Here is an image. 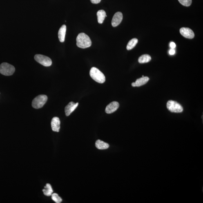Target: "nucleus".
I'll use <instances>...</instances> for the list:
<instances>
[{
    "instance_id": "nucleus-1",
    "label": "nucleus",
    "mask_w": 203,
    "mask_h": 203,
    "mask_svg": "<svg viewBox=\"0 0 203 203\" xmlns=\"http://www.w3.org/2000/svg\"><path fill=\"white\" fill-rule=\"evenodd\" d=\"M92 41L89 37L84 33L79 34L77 38V45L79 48L85 49L90 47Z\"/></svg>"
},
{
    "instance_id": "nucleus-2",
    "label": "nucleus",
    "mask_w": 203,
    "mask_h": 203,
    "mask_svg": "<svg viewBox=\"0 0 203 203\" xmlns=\"http://www.w3.org/2000/svg\"><path fill=\"white\" fill-rule=\"evenodd\" d=\"M90 75L91 77L97 83L102 84L106 81V77L104 74L95 67L91 69Z\"/></svg>"
},
{
    "instance_id": "nucleus-3",
    "label": "nucleus",
    "mask_w": 203,
    "mask_h": 203,
    "mask_svg": "<svg viewBox=\"0 0 203 203\" xmlns=\"http://www.w3.org/2000/svg\"><path fill=\"white\" fill-rule=\"evenodd\" d=\"M48 100V97L45 95H40L37 96L32 102V106L35 109L43 107Z\"/></svg>"
},
{
    "instance_id": "nucleus-4",
    "label": "nucleus",
    "mask_w": 203,
    "mask_h": 203,
    "mask_svg": "<svg viewBox=\"0 0 203 203\" xmlns=\"http://www.w3.org/2000/svg\"><path fill=\"white\" fill-rule=\"evenodd\" d=\"M15 71L14 67L8 63H3L0 65V73L3 75H12Z\"/></svg>"
},
{
    "instance_id": "nucleus-5",
    "label": "nucleus",
    "mask_w": 203,
    "mask_h": 203,
    "mask_svg": "<svg viewBox=\"0 0 203 203\" xmlns=\"http://www.w3.org/2000/svg\"><path fill=\"white\" fill-rule=\"evenodd\" d=\"M167 107L170 111L173 113H181L183 110V109L181 105L175 101H168L167 104Z\"/></svg>"
},
{
    "instance_id": "nucleus-6",
    "label": "nucleus",
    "mask_w": 203,
    "mask_h": 203,
    "mask_svg": "<svg viewBox=\"0 0 203 203\" xmlns=\"http://www.w3.org/2000/svg\"><path fill=\"white\" fill-rule=\"evenodd\" d=\"M34 59L38 63L45 67L50 66L52 64L51 59L46 56L37 54L34 57Z\"/></svg>"
},
{
    "instance_id": "nucleus-7",
    "label": "nucleus",
    "mask_w": 203,
    "mask_h": 203,
    "mask_svg": "<svg viewBox=\"0 0 203 203\" xmlns=\"http://www.w3.org/2000/svg\"><path fill=\"white\" fill-rule=\"evenodd\" d=\"M180 32L181 35L187 39H192L195 37V34L193 31L189 28H181L180 30Z\"/></svg>"
},
{
    "instance_id": "nucleus-8",
    "label": "nucleus",
    "mask_w": 203,
    "mask_h": 203,
    "mask_svg": "<svg viewBox=\"0 0 203 203\" xmlns=\"http://www.w3.org/2000/svg\"><path fill=\"white\" fill-rule=\"evenodd\" d=\"M123 19V14L120 12L116 13L112 20L111 24L113 27H116L120 24Z\"/></svg>"
},
{
    "instance_id": "nucleus-9",
    "label": "nucleus",
    "mask_w": 203,
    "mask_h": 203,
    "mask_svg": "<svg viewBox=\"0 0 203 203\" xmlns=\"http://www.w3.org/2000/svg\"><path fill=\"white\" fill-rule=\"evenodd\" d=\"M78 103H75L71 102L65 108V112L67 116H70V114L76 109L78 106Z\"/></svg>"
},
{
    "instance_id": "nucleus-10",
    "label": "nucleus",
    "mask_w": 203,
    "mask_h": 203,
    "mask_svg": "<svg viewBox=\"0 0 203 203\" xmlns=\"http://www.w3.org/2000/svg\"><path fill=\"white\" fill-rule=\"evenodd\" d=\"M119 106V103L117 102L114 101L106 106V112L107 114H111L116 111Z\"/></svg>"
},
{
    "instance_id": "nucleus-11",
    "label": "nucleus",
    "mask_w": 203,
    "mask_h": 203,
    "mask_svg": "<svg viewBox=\"0 0 203 203\" xmlns=\"http://www.w3.org/2000/svg\"><path fill=\"white\" fill-rule=\"evenodd\" d=\"M51 125L53 131L59 132L60 128V121L59 117H55L53 118L51 122Z\"/></svg>"
},
{
    "instance_id": "nucleus-12",
    "label": "nucleus",
    "mask_w": 203,
    "mask_h": 203,
    "mask_svg": "<svg viewBox=\"0 0 203 203\" xmlns=\"http://www.w3.org/2000/svg\"><path fill=\"white\" fill-rule=\"evenodd\" d=\"M149 78L148 77H142L137 79L135 83H132V86L134 87H139L146 84L149 80Z\"/></svg>"
},
{
    "instance_id": "nucleus-13",
    "label": "nucleus",
    "mask_w": 203,
    "mask_h": 203,
    "mask_svg": "<svg viewBox=\"0 0 203 203\" xmlns=\"http://www.w3.org/2000/svg\"><path fill=\"white\" fill-rule=\"evenodd\" d=\"M66 25H63L60 28L58 33L59 41L61 42H64L65 40V35H66Z\"/></svg>"
},
{
    "instance_id": "nucleus-14",
    "label": "nucleus",
    "mask_w": 203,
    "mask_h": 203,
    "mask_svg": "<svg viewBox=\"0 0 203 203\" xmlns=\"http://www.w3.org/2000/svg\"><path fill=\"white\" fill-rule=\"evenodd\" d=\"M98 22L100 24L102 23L104 21L105 18L107 17L106 12L104 10H100L97 13Z\"/></svg>"
},
{
    "instance_id": "nucleus-15",
    "label": "nucleus",
    "mask_w": 203,
    "mask_h": 203,
    "mask_svg": "<svg viewBox=\"0 0 203 203\" xmlns=\"http://www.w3.org/2000/svg\"><path fill=\"white\" fill-rule=\"evenodd\" d=\"M95 146L96 147L100 150L106 149L109 147L108 144L99 139L96 141Z\"/></svg>"
},
{
    "instance_id": "nucleus-16",
    "label": "nucleus",
    "mask_w": 203,
    "mask_h": 203,
    "mask_svg": "<svg viewBox=\"0 0 203 203\" xmlns=\"http://www.w3.org/2000/svg\"><path fill=\"white\" fill-rule=\"evenodd\" d=\"M43 191L45 196H50L53 193V190L50 185V184H47L45 186V189L43 190Z\"/></svg>"
},
{
    "instance_id": "nucleus-17",
    "label": "nucleus",
    "mask_w": 203,
    "mask_h": 203,
    "mask_svg": "<svg viewBox=\"0 0 203 203\" xmlns=\"http://www.w3.org/2000/svg\"><path fill=\"white\" fill-rule=\"evenodd\" d=\"M151 58L149 55L148 54H144L140 56L139 58L138 61L140 63H147L151 60Z\"/></svg>"
},
{
    "instance_id": "nucleus-18",
    "label": "nucleus",
    "mask_w": 203,
    "mask_h": 203,
    "mask_svg": "<svg viewBox=\"0 0 203 203\" xmlns=\"http://www.w3.org/2000/svg\"><path fill=\"white\" fill-rule=\"evenodd\" d=\"M138 40L136 38L132 39L128 42L127 45L126 49L128 50H130L133 49L137 45Z\"/></svg>"
},
{
    "instance_id": "nucleus-19",
    "label": "nucleus",
    "mask_w": 203,
    "mask_h": 203,
    "mask_svg": "<svg viewBox=\"0 0 203 203\" xmlns=\"http://www.w3.org/2000/svg\"><path fill=\"white\" fill-rule=\"evenodd\" d=\"M52 200L56 203H60L62 201V199L57 193L52 194Z\"/></svg>"
},
{
    "instance_id": "nucleus-20",
    "label": "nucleus",
    "mask_w": 203,
    "mask_h": 203,
    "mask_svg": "<svg viewBox=\"0 0 203 203\" xmlns=\"http://www.w3.org/2000/svg\"><path fill=\"white\" fill-rule=\"evenodd\" d=\"M181 4L184 6L189 7L191 5L192 0H178Z\"/></svg>"
},
{
    "instance_id": "nucleus-21",
    "label": "nucleus",
    "mask_w": 203,
    "mask_h": 203,
    "mask_svg": "<svg viewBox=\"0 0 203 203\" xmlns=\"http://www.w3.org/2000/svg\"><path fill=\"white\" fill-rule=\"evenodd\" d=\"M101 0H90L92 3L93 4H97L101 2Z\"/></svg>"
},
{
    "instance_id": "nucleus-22",
    "label": "nucleus",
    "mask_w": 203,
    "mask_h": 203,
    "mask_svg": "<svg viewBox=\"0 0 203 203\" xmlns=\"http://www.w3.org/2000/svg\"><path fill=\"white\" fill-rule=\"evenodd\" d=\"M170 48L172 49H174L176 48V45L175 43L173 42L170 43Z\"/></svg>"
},
{
    "instance_id": "nucleus-23",
    "label": "nucleus",
    "mask_w": 203,
    "mask_h": 203,
    "mask_svg": "<svg viewBox=\"0 0 203 203\" xmlns=\"http://www.w3.org/2000/svg\"><path fill=\"white\" fill-rule=\"evenodd\" d=\"M175 53V51L174 50V49H171V50H169V54L170 55H174Z\"/></svg>"
}]
</instances>
